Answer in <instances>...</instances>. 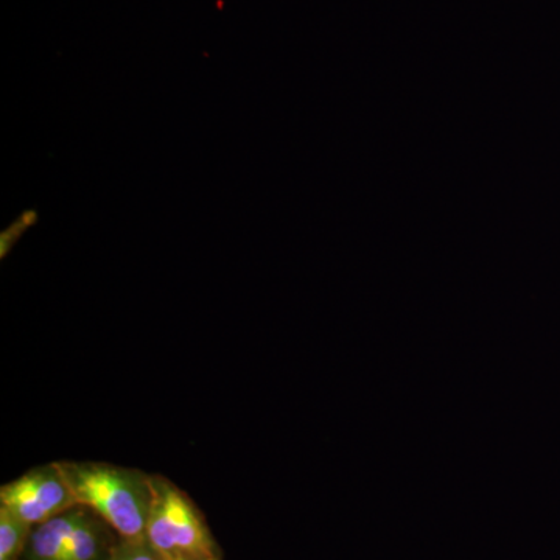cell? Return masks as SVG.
I'll return each instance as SVG.
<instances>
[{
  "label": "cell",
  "mask_w": 560,
  "mask_h": 560,
  "mask_svg": "<svg viewBox=\"0 0 560 560\" xmlns=\"http://www.w3.org/2000/svg\"><path fill=\"white\" fill-rule=\"evenodd\" d=\"M73 499L101 515L125 540L145 539L151 477L103 463H58Z\"/></svg>",
  "instance_id": "6da1fadb"
},
{
  "label": "cell",
  "mask_w": 560,
  "mask_h": 560,
  "mask_svg": "<svg viewBox=\"0 0 560 560\" xmlns=\"http://www.w3.org/2000/svg\"><path fill=\"white\" fill-rule=\"evenodd\" d=\"M151 499L145 539L161 560H217L215 545L200 514L178 488L151 477Z\"/></svg>",
  "instance_id": "7a4b0ae2"
},
{
  "label": "cell",
  "mask_w": 560,
  "mask_h": 560,
  "mask_svg": "<svg viewBox=\"0 0 560 560\" xmlns=\"http://www.w3.org/2000/svg\"><path fill=\"white\" fill-rule=\"evenodd\" d=\"M0 506L7 508L28 525L38 526L79 504L60 466L55 463L2 486Z\"/></svg>",
  "instance_id": "3957f363"
},
{
  "label": "cell",
  "mask_w": 560,
  "mask_h": 560,
  "mask_svg": "<svg viewBox=\"0 0 560 560\" xmlns=\"http://www.w3.org/2000/svg\"><path fill=\"white\" fill-rule=\"evenodd\" d=\"M84 514L86 512L77 510L75 506L35 526L25 550L28 560H66L69 537Z\"/></svg>",
  "instance_id": "277c9868"
},
{
  "label": "cell",
  "mask_w": 560,
  "mask_h": 560,
  "mask_svg": "<svg viewBox=\"0 0 560 560\" xmlns=\"http://www.w3.org/2000/svg\"><path fill=\"white\" fill-rule=\"evenodd\" d=\"M32 525L0 506V560H18L27 550Z\"/></svg>",
  "instance_id": "5b68a950"
},
{
  "label": "cell",
  "mask_w": 560,
  "mask_h": 560,
  "mask_svg": "<svg viewBox=\"0 0 560 560\" xmlns=\"http://www.w3.org/2000/svg\"><path fill=\"white\" fill-rule=\"evenodd\" d=\"M101 552V537L95 523L83 515L72 536L69 537L66 560H97Z\"/></svg>",
  "instance_id": "8992f818"
},
{
  "label": "cell",
  "mask_w": 560,
  "mask_h": 560,
  "mask_svg": "<svg viewBox=\"0 0 560 560\" xmlns=\"http://www.w3.org/2000/svg\"><path fill=\"white\" fill-rule=\"evenodd\" d=\"M38 220L39 213L36 212L35 209L25 210V212H22L21 215L0 234V257H2V259L9 256L14 245L20 242L22 234L31 230L32 226H35Z\"/></svg>",
  "instance_id": "52a82bcc"
},
{
  "label": "cell",
  "mask_w": 560,
  "mask_h": 560,
  "mask_svg": "<svg viewBox=\"0 0 560 560\" xmlns=\"http://www.w3.org/2000/svg\"><path fill=\"white\" fill-rule=\"evenodd\" d=\"M109 560H161L147 539L125 540Z\"/></svg>",
  "instance_id": "ba28073f"
},
{
  "label": "cell",
  "mask_w": 560,
  "mask_h": 560,
  "mask_svg": "<svg viewBox=\"0 0 560 560\" xmlns=\"http://www.w3.org/2000/svg\"><path fill=\"white\" fill-rule=\"evenodd\" d=\"M217 560H219V559H217Z\"/></svg>",
  "instance_id": "9c48e42d"
}]
</instances>
